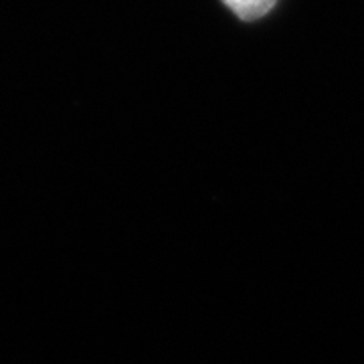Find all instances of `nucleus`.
<instances>
[{"mask_svg": "<svg viewBox=\"0 0 364 364\" xmlns=\"http://www.w3.org/2000/svg\"><path fill=\"white\" fill-rule=\"evenodd\" d=\"M223 4L241 21H257L272 13L277 0H223Z\"/></svg>", "mask_w": 364, "mask_h": 364, "instance_id": "nucleus-1", "label": "nucleus"}]
</instances>
